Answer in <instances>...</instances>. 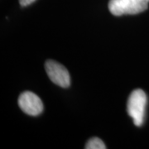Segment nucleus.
I'll use <instances>...</instances> for the list:
<instances>
[{
  "label": "nucleus",
  "mask_w": 149,
  "mask_h": 149,
  "mask_svg": "<svg viewBox=\"0 0 149 149\" xmlns=\"http://www.w3.org/2000/svg\"><path fill=\"white\" fill-rule=\"evenodd\" d=\"M147 101L148 100L145 92L140 89L133 91L128 97V113L133 118V123L138 127H140L143 123Z\"/></svg>",
  "instance_id": "f257e3e1"
},
{
  "label": "nucleus",
  "mask_w": 149,
  "mask_h": 149,
  "mask_svg": "<svg viewBox=\"0 0 149 149\" xmlns=\"http://www.w3.org/2000/svg\"><path fill=\"white\" fill-rule=\"evenodd\" d=\"M148 3L149 0H109V10L114 16L133 15L147 10Z\"/></svg>",
  "instance_id": "f03ea898"
},
{
  "label": "nucleus",
  "mask_w": 149,
  "mask_h": 149,
  "mask_svg": "<svg viewBox=\"0 0 149 149\" xmlns=\"http://www.w3.org/2000/svg\"><path fill=\"white\" fill-rule=\"evenodd\" d=\"M18 105L22 111L31 116L39 115L44 108L42 100L31 91L22 93L18 98Z\"/></svg>",
  "instance_id": "20e7f679"
},
{
  "label": "nucleus",
  "mask_w": 149,
  "mask_h": 149,
  "mask_svg": "<svg viewBox=\"0 0 149 149\" xmlns=\"http://www.w3.org/2000/svg\"><path fill=\"white\" fill-rule=\"evenodd\" d=\"M85 148L86 149H105L106 147L104 142L99 138H92L85 145Z\"/></svg>",
  "instance_id": "39448f33"
},
{
  "label": "nucleus",
  "mask_w": 149,
  "mask_h": 149,
  "mask_svg": "<svg viewBox=\"0 0 149 149\" xmlns=\"http://www.w3.org/2000/svg\"><path fill=\"white\" fill-rule=\"evenodd\" d=\"M45 69L48 77L54 84L63 88H67L70 85V77L67 69L58 62L48 60L45 63Z\"/></svg>",
  "instance_id": "7ed1b4c3"
},
{
  "label": "nucleus",
  "mask_w": 149,
  "mask_h": 149,
  "mask_svg": "<svg viewBox=\"0 0 149 149\" xmlns=\"http://www.w3.org/2000/svg\"><path fill=\"white\" fill-rule=\"evenodd\" d=\"M36 0H19V3L22 7H26L27 5H30L33 2H35Z\"/></svg>",
  "instance_id": "423d86ee"
}]
</instances>
